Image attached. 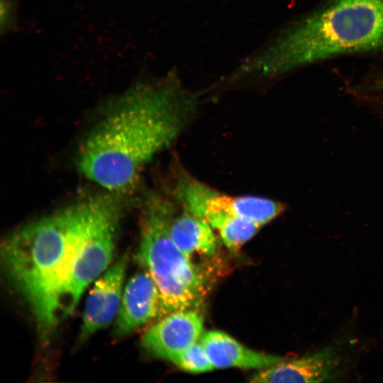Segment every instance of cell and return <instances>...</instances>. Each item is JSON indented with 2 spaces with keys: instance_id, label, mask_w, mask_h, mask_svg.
<instances>
[{
  "instance_id": "6da1fadb",
  "label": "cell",
  "mask_w": 383,
  "mask_h": 383,
  "mask_svg": "<svg viewBox=\"0 0 383 383\" xmlns=\"http://www.w3.org/2000/svg\"><path fill=\"white\" fill-rule=\"evenodd\" d=\"M198 96L176 70L142 84L121 99L91 131L80 148L78 167L89 179L119 193L186 128Z\"/></svg>"
},
{
  "instance_id": "7a4b0ae2",
  "label": "cell",
  "mask_w": 383,
  "mask_h": 383,
  "mask_svg": "<svg viewBox=\"0 0 383 383\" xmlns=\"http://www.w3.org/2000/svg\"><path fill=\"white\" fill-rule=\"evenodd\" d=\"M96 209V196L79 201L22 226L3 243L6 277L28 304L45 342L66 318L71 272L91 231Z\"/></svg>"
},
{
  "instance_id": "3957f363",
  "label": "cell",
  "mask_w": 383,
  "mask_h": 383,
  "mask_svg": "<svg viewBox=\"0 0 383 383\" xmlns=\"http://www.w3.org/2000/svg\"><path fill=\"white\" fill-rule=\"evenodd\" d=\"M383 48V0H335L282 30L236 68L243 81L267 82L340 55Z\"/></svg>"
},
{
  "instance_id": "277c9868",
  "label": "cell",
  "mask_w": 383,
  "mask_h": 383,
  "mask_svg": "<svg viewBox=\"0 0 383 383\" xmlns=\"http://www.w3.org/2000/svg\"><path fill=\"white\" fill-rule=\"evenodd\" d=\"M174 210L170 201L151 196L145 206L137 258L155 282L162 316L173 311L198 310L206 292L199 267L173 242L170 234Z\"/></svg>"
},
{
  "instance_id": "5b68a950",
  "label": "cell",
  "mask_w": 383,
  "mask_h": 383,
  "mask_svg": "<svg viewBox=\"0 0 383 383\" xmlns=\"http://www.w3.org/2000/svg\"><path fill=\"white\" fill-rule=\"evenodd\" d=\"M120 218L118 199L113 195L98 196L93 226L71 272L65 304L66 318L74 310L84 289L111 263Z\"/></svg>"
},
{
  "instance_id": "8992f818",
  "label": "cell",
  "mask_w": 383,
  "mask_h": 383,
  "mask_svg": "<svg viewBox=\"0 0 383 383\" xmlns=\"http://www.w3.org/2000/svg\"><path fill=\"white\" fill-rule=\"evenodd\" d=\"M174 192L183 209L202 218L221 213L264 226L285 209L282 203L268 198L224 194L188 175L179 178Z\"/></svg>"
},
{
  "instance_id": "52a82bcc",
  "label": "cell",
  "mask_w": 383,
  "mask_h": 383,
  "mask_svg": "<svg viewBox=\"0 0 383 383\" xmlns=\"http://www.w3.org/2000/svg\"><path fill=\"white\" fill-rule=\"evenodd\" d=\"M203 326V318L198 310L173 311L147 330L141 344L150 355L170 362L200 340Z\"/></svg>"
},
{
  "instance_id": "ba28073f",
  "label": "cell",
  "mask_w": 383,
  "mask_h": 383,
  "mask_svg": "<svg viewBox=\"0 0 383 383\" xmlns=\"http://www.w3.org/2000/svg\"><path fill=\"white\" fill-rule=\"evenodd\" d=\"M128 262V256L123 255L95 282L84 307L80 343L109 326L117 316Z\"/></svg>"
},
{
  "instance_id": "9c48e42d",
  "label": "cell",
  "mask_w": 383,
  "mask_h": 383,
  "mask_svg": "<svg viewBox=\"0 0 383 383\" xmlns=\"http://www.w3.org/2000/svg\"><path fill=\"white\" fill-rule=\"evenodd\" d=\"M342 364L339 350L329 345L300 357H285L282 362L255 373L250 381L261 383L331 382L340 376Z\"/></svg>"
},
{
  "instance_id": "30bf717a",
  "label": "cell",
  "mask_w": 383,
  "mask_h": 383,
  "mask_svg": "<svg viewBox=\"0 0 383 383\" xmlns=\"http://www.w3.org/2000/svg\"><path fill=\"white\" fill-rule=\"evenodd\" d=\"M161 312V297L150 273L134 274L126 285L114 328L117 338L124 337L155 318Z\"/></svg>"
},
{
  "instance_id": "8fae6325",
  "label": "cell",
  "mask_w": 383,
  "mask_h": 383,
  "mask_svg": "<svg viewBox=\"0 0 383 383\" xmlns=\"http://www.w3.org/2000/svg\"><path fill=\"white\" fill-rule=\"evenodd\" d=\"M213 368L264 370L285 357L257 352L218 331L204 332L200 338Z\"/></svg>"
},
{
  "instance_id": "7c38bea8",
  "label": "cell",
  "mask_w": 383,
  "mask_h": 383,
  "mask_svg": "<svg viewBox=\"0 0 383 383\" xmlns=\"http://www.w3.org/2000/svg\"><path fill=\"white\" fill-rule=\"evenodd\" d=\"M170 234L174 244L190 258L194 254L213 255L218 248V239L211 225L184 209L173 216Z\"/></svg>"
},
{
  "instance_id": "4fadbf2b",
  "label": "cell",
  "mask_w": 383,
  "mask_h": 383,
  "mask_svg": "<svg viewBox=\"0 0 383 383\" xmlns=\"http://www.w3.org/2000/svg\"><path fill=\"white\" fill-rule=\"evenodd\" d=\"M206 221L217 232L226 248L232 252H238L262 226L234 215H215Z\"/></svg>"
},
{
  "instance_id": "5bb4252c",
  "label": "cell",
  "mask_w": 383,
  "mask_h": 383,
  "mask_svg": "<svg viewBox=\"0 0 383 383\" xmlns=\"http://www.w3.org/2000/svg\"><path fill=\"white\" fill-rule=\"evenodd\" d=\"M170 362L180 369L192 373L205 372L214 369L200 340L177 355Z\"/></svg>"
},
{
  "instance_id": "9a60e30c",
  "label": "cell",
  "mask_w": 383,
  "mask_h": 383,
  "mask_svg": "<svg viewBox=\"0 0 383 383\" xmlns=\"http://www.w3.org/2000/svg\"><path fill=\"white\" fill-rule=\"evenodd\" d=\"M372 87L375 90L383 91V76L378 78L375 82H374Z\"/></svg>"
}]
</instances>
